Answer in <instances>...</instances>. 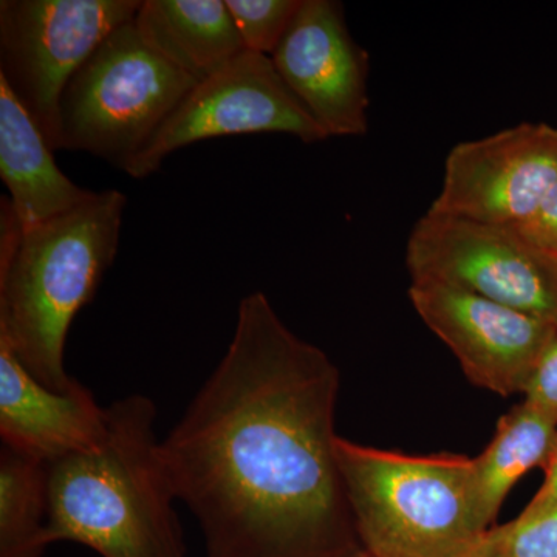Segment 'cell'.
<instances>
[{
	"label": "cell",
	"instance_id": "6da1fadb",
	"mask_svg": "<svg viewBox=\"0 0 557 557\" xmlns=\"http://www.w3.org/2000/svg\"><path fill=\"white\" fill-rule=\"evenodd\" d=\"M339 370L256 292L225 357L161 442L207 557H335L351 520L335 456Z\"/></svg>",
	"mask_w": 557,
	"mask_h": 557
},
{
	"label": "cell",
	"instance_id": "7a4b0ae2",
	"mask_svg": "<svg viewBox=\"0 0 557 557\" xmlns=\"http://www.w3.org/2000/svg\"><path fill=\"white\" fill-rule=\"evenodd\" d=\"M126 203L120 190H101L24 230L9 197L0 201V341L53 391L78 383L65 372L69 330L115 260Z\"/></svg>",
	"mask_w": 557,
	"mask_h": 557
},
{
	"label": "cell",
	"instance_id": "3957f363",
	"mask_svg": "<svg viewBox=\"0 0 557 557\" xmlns=\"http://www.w3.org/2000/svg\"><path fill=\"white\" fill-rule=\"evenodd\" d=\"M156 418L148 397L120 399L97 445L49 463V545L78 542L102 557H185Z\"/></svg>",
	"mask_w": 557,
	"mask_h": 557
},
{
	"label": "cell",
	"instance_id": "277c9868",
	"mask_svg": "<svg viewBox=\"0 0 557 557\" xmlns=\"http://www.w3.org/2000/svg\"><path fill=\"white\" fill-rule=\"evenodd\" d=\"M351 522L375 557H468L490 522L474 458L408 456L336 437Z\"/></svg>",
	"mask_w": 557,
	"mask_h": 557
},
{
	"label": "cell",
	"instance_id": "5b68a950",
	"mask_svg": "<svg viewBox=\"0 0 557 557\" xmlns=\"http://www.w3.org/2000/svg\"><path fill=\"white\" fill-rule=\"evenodd\" d=\"M197 81L152 49L131 21L78 70L61 101L62 149L126 172Z\"/></svg>",
	"mask_w": 557,
	"mask_h": 557
},
{
	"label": "cell",
	"instance_id": "8992f818",
	"mask_svg": "<svg viewBox=\"0 0 557 557\" xmlns=\"http://www.w3.org/2000/svg\"><path fill=\"white\" fill-rule=\"evenodd\" d=\"M139 0H2L0 76L44 137L62 149L61 101L98 47L135 20Z\"/></svg>",
	"mask_w": 557,
	"mask_h": 557
},
{
	"label": "cell",
	"instance_id": "52a82bcc",
	"mask_svg": "<svg viewBox=\"0 0 557 557\" xmlns=\"http://www.w3.org/2000/svg\"><path fill=\"white\" fill-rule=\"evenodd\" d=\"M410 281L474 293L557 325V259L507 226L426 211L406 245Z\"/></svg>",
	"mask_w": 557,
	"mask_h": 557
},
{
	"label": "cell",
	"instance_id": "ba28073f",
	"mask_svg": "<svg viewBox=\"0 0 557 557\" xmlns=\"http://www.w3.org/2000/svg\"><path fill=\"white\" fill-rule=\"evenodd\" d=\"M248 134H287L307 145L329 138L281 78L273 60L252 51L199 81L126 172L143 180L156 174L175 150L203 139Z\"/></svg>",
	"mask_w": 557,
	"mask_h": 557
},
{
	"label": "cell",
	"instance_id": "9c48e42d",
	"mask_svg": "<svg viewBox=\"0 0 557 557\" xmlns=\"http://www.w3.org/2000/svg\"><path fill=\"white\" fill-rule=\"evenodd\" d=\"M556 185V127L522 123L454 146L429 211L518 228Z\"/></svg>",
	"mask_w": 557,
	"mask_h": 557
},
{
	"label": "cell",
	"instance_id": "30bf717a",
	"mask_svg": "<svg viewBox=\"0 0 557 557\" xmlns=\"http://www.w3.org/2000/svg\"><path fill=\"white\" fill-rule=\"evenodd\" d=\"M418 317L450 348L472 384L502 397L523 394L557 325L465 289L410 281Z\"/></svg>",
	"mask_w": 557,
	"mask_h": 557
},
{
	"label": "cell",
	"instance_id": "8fae6325",
	"mask_svg": "<svg viewBox=\"0 0 557 557\" xmlns=\"http://www.w3.org/2000/svg\"><path fill=\"white\" fill-rule=\"evenodd\" d=\"M271 60L329 138L368 134L369 54L351 38L343 3L302 0Z\"/></svg>",
	"mask_w": 557,
	"mask_h": 557
},
{
	"label": "cell",
	"instance_id": "7c38bea8",
	"mask_svg": "<svg viewBox=\"0 0 557 557\" xmlns=\"http://www.w3.org/2000/svg\"><path fill=\"white\" fill-rule=\"evenodd\" d=\"M108 408L83 384L58 392L44 386L0 341V435L2 445L51 463L97 445Z\"/></svg>",
	"mask_w": 557,
	"mask_h": 557
},
{
	"label": "cell",
	"instance_id": "4fadbf2b",
	"mask_svg": "<svg viewBox=\"0 0 557 557\" xmlns=\"http://www.w3.org/2000/svg\"><path fill=\"white\" fill-rule=\"evenodd\" d=\"M53 152L36 121L0 76V177L24 230L60 218L95 196L60 170Z\"/></svg>",
	"mask_w": 557,
	"mask_h": 557
},
{
	"label": "cell",
	"instance_id": "5bb4252c",
	"mask_svg": "<svg viewBox=\"0 0 557 557\" xmlns=\"http://www.w3.org/2000/svg\"><path fill=\"white\" fill-rule=\"evenodd\" d=\"M134 22L152 49L197 83L247 51L225 0H145Z\"/></svg>",
	"mask_w": 557,
	"mask_h": 557
},
{
	"label": "cell",
	"instance_id": "9a60e30c",
	"mask_svg": "<svg viewBox=\"0 0 557 557\" xmlns=\"http://www.w3.org/2000/svg\"><path fill=\"white\" fill-rule=\"evenodd\" d=\"M557 445V421L523 399L498 420L487 448L474 458L480 502L493 527L511 487L528 471L545 468Z\"/></svg>",
	"mask_w": 557,
	"mask_h": 557
},
{
	"label": "cell",
	"instance_id": "2e32d148",
	"mask_svg": "<svg viewBox=\"0 0 557 557\" xmlns=\"http://www.w3.org/2000/svg\"><path fill=\"white\" fill-rule=\"evenodd\" d=\"M49 465L2 445L0 557H42L49 547Z\"/></svg>",
	"mask_w": 557,
	"mask_h": 557
},
{
	"label": "cell",
	"instance_id": "e0dca14e",
	"mask_svg": "<svg viewBox=\"0 0 557 557\" xmlns=\"http://www.w3.org/2000/svg\"><path fill=\"white\" fill-rule=\"evenodd\" d=\"M468 557H557V504L491 528Z\"/></svg>",
	"mask_w": 557,
	"mask_h": 557
},
{
	"label": "cell",
	"instance_id": "ac0fdd59",
	"mask_svg": "<svg viewBox=\"0 0 557 557\" xmlns=\"http://www.w3.org/2000/svg\"><path fill=\"white\" fill-rule=\"evenodd\" d=\"M245 50L273 57L302 0H225Z\"/></svg>",
	"mask_w": 557,
	"mask_h": 557
},
{
	"label": "cell",
	"instance_id": "d6986e66",
	"mask_svg": "<svg viewBox=\"0 0 557 557\" xmlns=\"http://www.w3.org/2000/svg\"><path fill=\"white\" fill-rule=\"evenodd\" d=\"M523 395L525 401L557 421V341L539 359Z\"/></svg>",
	"mask_w": 557,
	"mask_h": 557
},
{
	"label": "cell",
	"instance_id": "ffe728a7",
	"mask_svg": "<svg viewBox=\"0 0 557 557\" xmlns=\"http://www.w3.org/2000/svg\"><path fill=\"white\" fill-rule=\"evenodd\" d=\"M523 239L557 259V185L537 209L536 214L518 228Z\"/></svg>",
	"mask_w": 557,
	"mask_h": 557
},
{
	"label": "cell",
	"instance_id": "44dd1931",
	"mask_svg": "<svg viewBox=\"0 0 557 557\" xmlns=\"http://www.w3.org/2000/svg\"><path fill=\"white\" fill-rule=\"evenodd\" d=\"M557 504V445L555 453L549 458L547 467H545V480L542 486L539 487L536 496L531 498L530 504L523 509L520 515L533 516L537 512L544 511L555 507Z\"/></svg>",
	"mask_w": 557,
	"mask_h": 557
},
{
	"label": "cell",
	"instance_id": "7402d4cb",
	"mask_svg": "<svg viewBox=\"0 0 557 557\" xmlns=\"http://www.w3.org/2000/svg\"><path fill=\"white\" fill-rule=\"evenodd\" d=\"M350 557H375V556H372V555H369V553H366V555L350 556Z\"/></svg>",
	"mask_w": 557,
	"mask_h": 557
}]
</instances>
